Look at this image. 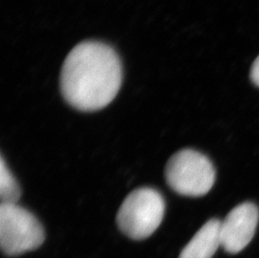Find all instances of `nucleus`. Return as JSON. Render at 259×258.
<instances>
[{"mask_svg": "<svg viewBox=\"0 0 259 258\" xmlns=\"http://www.w3.org/2000/svg\"><path fill=\"white\" fill-rule=\"evenodd\" d=\"M122 80V64L112 47L102 42H82L64 61L61 93L71 107L94 112L113 102Z\"/></svg>", "mask_w": 259, "mask_h": 258, "instance_id": "obj_1", "label": "nucleus"}, {"mask_svg": "<svg viewBox=\"0 0 259 258\" xmlns=\"http://www.w3.org/2000/svg\"><path fill=\"white\" fill-rule=\"evenodd\" d=\"M165 210L164 198L156 190L140 188L125 198L117 214L120 231L134 240L151 236L161 224Z\"/></svg>", "mask_w": 259, "mask_h": 258, "instance_id": "obj_2", "label": "nucleus"}, {"mask_svg": "<svg viewBox=\"0 0 259 258\" xmlns=\"http://www.w3.org/2000/svg\"><path fill=\"white\" fill-rule=\"evenodd\" d=\"M169 187L180 195L198 197L214 185L215 171L211 161L193 149H182L169 158L164 170Z\"/></svg>", "mask_w": 259, "mask_h": 258, "instance_id": "obj_3", "label": "nucleus"}, {"mask_svg": "<svg viewBox=\"0 0 259 258\" xmlns=\"http://www.w3.org/2000/svg\"><path fill=\"white\" fill-rule=\"evenodd\" d=\"M45 232L34 214L17 204L0 205V246L8 256H18L38 248Z\"/></svg>", "mask_w": 259, "mask_h": 258, "instance_id": "obj_4", "label": "nucleus"}, {"mask_svg": "<svg viewBox=\"0 0 259 258\" xmlns=\"http://www.w3.org/2000/svg\"><path fill=\"white\" fill-rule=\"evenodd\" d=\"M259 221V209L252 202L237 205L221 224V242L227 252L242 251L254 236Z\"/></svg>", "mask_w": 259, "mask_h": 258, "instance_id": "obj_5", "label": "nucleus"}, {"mask_svg": "<svg viewBox=\"0 0 259 258\" xmlns=\"http://www.w3.org/2000/svg\"><path fill=\"white\" fill-rule=\"evenodd\" d=\"M221 224L218 219L208 221L185 246L179 258L212 257L222 246Z\"/></svg>", "mask_w": 259, "mask_h": 258, "instance_id": "obj_6", "label": "nucleus"}, {"mask_svg": "<svg viewBox=\"0 0 259 258\" xmlns=\"http://www.w3.org/2000/svg\"><path fill=\"white\" fill-rule=\"evenodd\" d=\"M21 191L20 185L6 165L4 158L0 162V199L1 204H17Z\"/></svg>", "mask_w": 259, "mask_h": 258, "instance_id": "obj_7", "label": "nucleus"}, {"mask_svg": "<svg viewBox=\"0 0 259 258\" xmlns=\"http://www.w3.org/2000/svg\"><path fill=\"white\" fill-rule=\"evenodd\" d=\"M250 78L252 83L259 88V56L252 64L250 71Z\"/></svg>", "mask_w": 259, "mask_h": 258, "instance_id": "obj_8", "label": "nucleus"}]
</instances>
